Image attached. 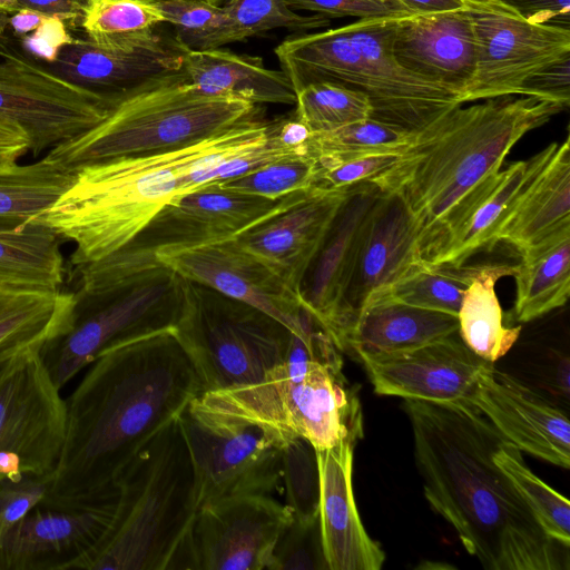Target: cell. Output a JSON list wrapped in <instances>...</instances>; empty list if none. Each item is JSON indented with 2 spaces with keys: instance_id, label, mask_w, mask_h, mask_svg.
Returning <instances> with one entry per match:
<instances>
[{
  "instance_id": "cell-8",
  "label": "cell",
  "mask_w": 570,
  "mask_h": 570,
  "mask_svg": "<svg viewBox=\"0 0 570 570\" xmlns=\"http://www.w3.org/2000/svg\"><path fill=\"white\" fill-rule=\"evenodd\" d=\"M75 272L79 286L70 326L41 348L60 390L105 350L174 330L185 299V278L157 258H104Z\"/></svg>"
},
{
  "instance_id": "cell-30",
  "label": "cell",
  "mask_w": 570,
  "mask_h": 570,
  "mask_svg": "<svg viewBox=\"0 0 570 570\" xmlns=\"http://www.w3.org/2000/svg\"><path fill=\"white\" fill-rule=\"evenodd\" d=\"M514 265V317L531 322L562 307L570 293V226L519 253Z\"/></svg>"
},
{
  "instance_id": "cell-12",
  "label": "cell",
  "mask_w": 570,
  "mask_h": 570,
  "mask_svg": "<svg viewBox=\"0 0 570 570\" xmlns=\"http://www.w3.org/2000/svg\"><path fill=\"white\" fill-rule=\"evenodd\" d=\"M14 355L0 377V481L51 478L62 450L67 403L41 357Z\"/></svg>"
},
{
  "instance_id": "cell-48",
  "label": "cell",
  "mask_w": 570,
  "mask_h": 570,
  "mask_svg": "<svg viewBox=\"0 0 570 570\" xmlns=\"http://www.w3.org/2000/svg\"><path fill=\"white\" fill-rule=\"evenodd\" d=\"M287 3L295 11H309L328 19L342 17L399 18L414 14L405 9L373 0H287Z\"/></svg>"
},
{
  "instance_id": "cell-19",
  "label": "cell",
  "mask_w": 570,
  "mask_h": 570,
  "mask_svg": "<svg viewBox=\"0 0 570 570\" xmlns=\"http://www.w3.org/2000/svg\"><path fill=\"white\" fill-rule=\"evenodd\" d=\"M116 495L87 503L42 501L0 540V570H71L115 517Z\"/></svg>"
},
{
  "instance_id": "cell-55",
  "label": "cell",
  "mask_w": 570,
  "mask_h": 570,
  "mask_svg": "<svg viewBox=\"0 0 570 570\" xmlns=\"http://www.w3.org/2000/svg\"><path fill=\"white\" fill-rule=\"evenodd\" d=\"M29 348V347H28ZM27 350V348H24ZM24 350H21V351H4V352H0V377L3 373V371L6 370L7 365L9 364V362L11 361V358L17 355L18 353L24 351Z\"/></svg>"
},
{
  "instance_id": "cell-56",
  "label": "cell",
  "mask_w": 570,
  "mask_h": 570,
  "mask_svg": "<svg viewBox=\"0 0 570 570\" xmlns=\"http://www.w3.org/2000/svg\"><path fill=\"white\" fill-rule=\"evenodd\" d=\"M17 11V0H0V12L12 13Z\"/></svg>"
},
{
  "instance_id": "cell-51",
  "label": "cell",
  "mask_w": 570,
  "mask_h": 570,
  "mask_svg": "<svg viewBox=\"0 0 570 570\" xmlns=\"http://www.w3.org/2000/svg\"><path fill=\"white\" fill-rule=\"evenodd\" d=\"M85 3L86 0H17V11L29 9L59 17L67 26L79 27Z\"/></svg>"
},
{
  "instance_id": "cell-21",
  "label": "cell",
  "mask_w": 570,
  "mask_h": 570,
  "mask_svg": "<svg viewBox=\"0 0 570 570\" xmlns=\"http://www.w3.org/2000/svg\"><path fill=\"white\" fill-rule=\"evenodd\" d=\"M381 195L373 183L354 185L298 288L303 307L337 347L345 331V296L372 209Z\"/></svg>"
},
{
  "instance_id": "cell-18",
  "label": "cell",
  "mask_w": 570,
  "mask_h": 570,
  "mask_svg": "<svg viewBox=\"0 0 570 570\" xmlns=\"http://www.w3.org/2000/svg\"><path fill=\"white\" fill-rule=\"evenodd\" d=\"M355 356L376 394L442 404L473 405L482 373L494 364L473 353L459 332L413 348Z\"/></svg>"
},
{
  "instance_id": "cell-24",
  "label": "cell",
  "mask_w": 570,
  "mask_h": 570,
  "mask_svg": "<svg viewBox=\"0 0 570 570\" xmlns=\"http://www.w3.org/2000/svg\"><path fill=\"white\" fill-rule=\"evenodd\" d=\"M392 52L401 67L456 94L465 104L476 66L465 2L455 10L395 18Z\"/></svg>"
},
{
  "instance_id": "cell-36",
  "label": "cell",
  "mask_w": 570,
  "mask_h": 570,
  "mask_svg": "<svg viewBox=\"0 0 570 570\" xmlns=\"http://www.w3.org/2000/svg\"><path fill=\"white\" fill-rule=\"evenodd\" d=\"M481 266L434 264L423 259L380 292L412 306L458 316L463 293Z\"/></svg>"
},
{
  "instance_id": "cell-29",
  "label": "cell",
  "mask_w": 570,
  "mask_h": 570,
  "mask_svg": "<svg viewBox=\"0 0 570 570\" xmlns=\"http://www.w3.org/2000/svg\"><path fill=\"white\" fill-rule=\"evenodd\" d=\"M199 91L242 99L254 105H295L296 95L282 70L268 69L262 58L227 49L188 50L180 69Z\"/></svg>"
},
{
  "instance_id": "cell-14",
  "label": "cell",
  "mask_w": 570,
  "mask_h": 570,
  "mask_svg": "<svg viewBox=\"0 0 570 570\" xmlns=\"http://www.w3.org/2000/svg\"><path fill=\"white\" fill-rule=\"evenodd\" d=\"M464 2L476 46L464 102L520 95L531 76L570 53V29L530 22L501 0Z\"/></svg>"
},
{
  "instance_id": "cell-33",
  "label": "cell",
  "mask_w": 570,
  "mask_h": 570,
  "mask_svg": "<svg viewBox=\"0 0 570 570\" xmlns=\"http://www.w3.org/2000/svg\"><path fill=\"white\" fill-rule=\"evenodd\" d=\"M514 265L482 264L463 293L458 312L459 335L478 356L494 363L518 341L521 326L503 324V313L495 293L497 282L512 276Z\"/></svg>"
},
{
  "instance_id": "cell-2",
  "label": "cell",
  "mask_w": 570,
  "mask_h": 570,
  "mask_svg": "<svg viewBox=\"0 0 570 570\" xmlns=\"http://www.w3.org/2000/svg\"><path fill=\"white\" fill-rule=\"evenodd\" d=\"M431 508L489 570L569 568V547L547 534L493 456L508 439L472 404L404 400Z\"/></svg>"
},
{
  "instance_id": "cell-43",
  "label": "cell",
  "mask_w": 570,
  "mask_h": 570,
  "mask_svg": "<svg viewBox=\"0 0 570 570\" xmlns=\"http://www.w3.org/2000/svg\"><path fill=\"white\" fill-rule=\"evenodd\" d=\"M317 171V160L308 154H302L276 159L218 184L229 190L279 199L313 187Z\"/></svg>"
},
{
  "instance_id": "cell-31",
  "label": "cell",
  "mask_w": 570,
  "mask_h": 570,
  "mask_svg": "<svg viewBox=\"0 0 570 570\" xmlns=\"http://www.w3.org/2000/svg\"><path fill=\"white\" fill-rule=\"evenodd\" d=\"M540 156L541 151L527 160L511 163L501 170L492 189L450 235L431 263L462 265L475 254L491 249L498 243V234Z\"/></svg>"
},
{
  "instance_id": "cell-32",
  "label": "cell",
  "mask_w": 570,
  "mask_h": 570,
  "mask_svg": "<svg viewBox=\"0 0 570 570\" xmlns=\"http://www.w3.org/2000/svg\"><path fill=\"white\" fill-rule=\"evenodd\" d=\"M73 293L0 285V352L45 346L67 332Z\"/></svg>"
},
{
  "instance_id": "cell-26",
  "label": "cell",
  "mask_w": 570,
  "mask_h": 570,
  "mask_svg": "<svg viewBox=\"0 0 570 570\" xmlns=\"http://www.w3.org/2000/svg\"><path fill=\"white\" fill-rule=\"evenodd\" d=\"M350 442L316 450L320 474L318 517L328 570H380L385 554L366 532L356 508Z\"/></svg>"
},
{
  "instance_id": "cell-9",
  "label": "cell",
  "mask_w": 570,
  "mask_h": 570,
  "mask_svg": "<svg viewBox=\"0 0 570 570\" xmlns=\"http://www.w3.org/2000/svg\"><path fill=\"white\" fill-rule=\"evenodd\" d=\"M256 105L212 96L177 71L120 97L108 115L80 136L50 149L65 168L178 149L254 118Z\"/></svg>"
},
{
  "instance_id": "cell-28",
  "label": "cell",
  "mask_w": 570,
  "mask_h": 570,
  "mask_svg": "<svg viewBox=\"0 0 570 570\" xmlns=\"http://www.w3.org/2000/svg\"><path fill=\"white\" fill-rule=\"evenodd\" d=\"M458 331L456 315L412 306L377 292L358 311L344 336L342 352L357 355L407 350Z\"/></svg>"
},
{
  "instance_id": "cell-45",
  "label": "cell",
  "mask_w": 570,
  "mask_h": 570,
  "mask_svg": "<svg viewBox=\"0 0 570 570\" xmlns=\"http://www.w3.org/2000/svg\"><path fill=\"white\" fill-rule=\"evenodd\" d=\"M269 570H328L320 517L308 522L293 518L278 537Z\"/></svg>"
},
{
  "instance_id": "cell-22",
  "label": "cell",
  "mask_w": 570,
  "mask_h": 570,
  "mask_svg": "<svg viewBox=\"0 0 570 570\" xmlns=\"http://www.w3.org/2000/svg\"><path fill=\"white\" fill-rule=\"evenodd\" d=\"M187 51L175 37L157 32L145 40L117 46L76 38L48 68L80 87L120 98L179 71Z\"/></svg>"
},
{
  "instance_id": "cell-41",
  "label": "cell",
  "mask_w": 570,
  "mask_h": 570,
  "mask_svg": "<svg viewBox=\"0 0 570 570\" xmlns=\"http://www.w3.org/2000/svg\"><path fill=\"white\" fill-rule=\"evenodd\" d=\"M295 95L294 115L312 132L333 130L372 116L367 96L341 83L312 82Z\"/></svg>"
},
{
  "instance_id": "cell-15",
  "label": "cell",
  "mask_w": 570,
  "mask_h": 570,
  "mask_svg": "<svg viewBox=\"0 0 570 570\" xmlns=\"http://www.w3.org/2000/svg\"><path fill=\"white\" fill-rule=\"evenodd\" d=\"M293 518L272 494L202 504L188 535L189 570H269L278 537Z\"/></svg>"
},
{
  "instance_id": "cell-42",
  "label": "cell",
  "mask_w": 570,
  "mask_h": 570,
  "mask_svg": "<svg viewBox=\"0 0 570 570\" xmlns=\"http://www.w3.org/2000/svg\"><path fill=\"white\" fill-rule=\"evenodd\" d=\"M281 479L286 507L293 517L308 522L318 517L320 474L316 449L306 439H288L281 452Z\"/></svg>"
},
{
  "instance_id": "cell-37",
  "label": "cell",
  "mask_w": 570,
  "mask_h": 570,
  "mask_svg": "<svg viewBox=\"0 0 570 570\" xmlns=\"http://www.w3.org/2000/svg\"><path fill=\"white\" fill-rule=\"evenodd\" d=\"M164 22L155 0H86L79 28L95 43L117 46L145 40Z\"/></svg>"
},
{
  "instance_id": "cell-27",
  "label": "cell",
  "mask_w": 570,
  "mask_h": 570,
  "mask_svg": "<svg viewBox=\"0 0 570 570\" xmlns=\"http://www.w3.org/2000/svg\"><path fill=\"white\" fill-rule=\"evenodd\" d=\"M570 226L569 136L541 150L513 209L498 234L519 253Z\"/></svg>"
},
{
  "instance_id": "cell-44",
  "label": "cell",
  "mask_w": 570,
  "mask_h": 570,
  "mask_svg": "<svg viewBox=\"0 0 570 570\" xmlns=\"http://www.w3.org/2000/svg\"><path fill=\"white\" fill-rule=\"evenodd\" d=\"M166 22L175 28V38L193 51L216 49L225 24L223 7L197 0L157 1Z\"/></svg>"
},
{
  "instance_id": "cell-3",
  "label": "cell",
  "mask_w": 570,
  "mask_h": 570,
  "mask_svg": "<svg viewBox=\"0 0 570 570\" xmlns=\"http://www.w3.org/2000/svg\"><path fill=\"white\" fill-rule=\"evenodd\" d=\"M567 107L532 96H501L456 106L414 132L401 159L376 179L397 193L420 227L424 261L495 185L513 146Z\"/></svg>"
},
{
  "instance_id": "cell-52",
  "label": "cell",
  "mask_w": 570,
  "mask_h": 570,
  "mask_svg": "<svg viewBox=\"0 0 570 570\" xmlns=\"http://www.w3.org/2000/svg\"><path fill=\"white\" fill-rule=\"evenodd\" d=\"M47 17L29 9H20L12 13L0 12V33L8 30L19 39L36 30Z\"/></svg>"
},
{
  "instance_id": "cell-4",
  "label": "cell",
  "mask_w": 570,
  "mask_h": 570,
  "mask_svg": "<svg viewBox=\"0 0 570 570\" xmlns=\"http://www.w3.org/2000/svg\"><path fill=\"white\" fill-rule=\"evenodd\" d=\"M268 129L269 122L254 117L178 149L85 165L58 200L29 224L45 225L73 243V269L98 262L129 244L179 195L185 176L262 144Z\"/></svg>"
},
{
  "instance_id": "cell-6",
  "label": "cell",
  "mask_w": 570,
  "mask_h": 570,
  "mask_svg": "<svg viewBox=\"0 0 570 570\" xmlns=\"http://www.w3.org/2000/svg\"><path fill=\"white\" fill-rule=\"evenodd\" d=\"M116 485L112 522L77 569L189 570L188 535L199 501L179 416L131 458Z\"/></svg>"
},
{
  "instance_id": "cell-17",
  "label": "cell",
  "mask_w": 570,
  "mask_h": 570,
  "mask_svg": "<svg viewBox=\"0 0 570 570\" xmlns=\"http://www.w3.org/2000/svg\"><path fill=\"white\" fill-rule=\"evenodd\" d=\"M155 257L183 278L210 287L261 309L301 332L312 315L294 291L268 264L235 237L184 247H163Z\"/></svg>"
},
{
  "instance_id": "cell-54",
  "label": "cell",
  "mask_w": 570,
  "mask_h": 570,
  "mask_svg": "<svg viewBox=\"0 0 570 570\" xmlns=\"http://www.w3.org/2000/svg\"><path fill=\"white\" fill-rule=\"evenodd\" d=\"M0 145L29 147V141L22 130L0 121Z\"/></svg>"
},
{
  "instance_id": "cell-40",
  "label": "cell",
  "mask_w": 570,
  "mask_h": 570,
  "mask_svg": "<svg viewBox=\"0 0 570 570\" xmlns=\"http://www.w3.org/2000/svg\"><path fill=\"white\" fill-rule=\"evenodd\" d=\"M493 459L523 497L547 534L569 547L568 499L539 479L524 463L521 451L509 440L501 444Z\"/></svg>"
},
{
  "instance_id": "cell-10",
  "label": "cell",
  "mask_w": 570,
  "mask_h": 570,
  "mask_svg": "<svg viewBox=\"0 0 570 570\" xmlns=\"http://www.w3.org/2000/svg\"><path fill=\"white\" fill-rule=\"evenodd\" d=\"M174 332L205 392L261 381L286 356L293 332L261 309L185 279L183 312Z\"/></svg>"
},
{
  "instance_id": "cell-5",
  "label": "cell",
  "mask_w": 570,
  "mask_h": 570,
  "mask_svg": "<svg viewBox=\"0 0 570 570\" xmlns=\"http://www.w3.org/2000/svg\"><path fill=\"white\" fill-rule=\"evenodd\" d=\"M342 351L312 317L293 333L285 358L261 381L205 392L188 410L205 419L255 424L288 440H308L316 450L364 436L355 386L343 374Z\"/></svg>"
},
{
  "instance_id": "cell-7",
  "label": "cell",
  "mask_w": 570,
  "mask_h": 570,
  "mask_svg": "<svg viewBox=\"0 0 570 570\" xmlns=\"http://www.w3.org/2000/svg\"><path fill=\"white\" fill-rule=\"evenodd\" d=\"M394 21L365 18L297 33L274 51L295 94L312 82L341 83L367 96L372 119L417 132L463 102L456 94L397 63L392 52Z\"/></svg>"
},
{
  "instance_id": "cell-13",
  "label": "cell",
  "mask_w": 570,
  "mask_h": 570,
  "mask_svg": "<svg viewBox=\"0 0 570 570\" xmlns=\"http://www.w3.org/2000/svg\"><path fill=\"white\" fill-rule=\"evenodd\" d=\"M179 422L193 460L199 507L278 489L286 439L255 424L200 417L188 407Z\"/></svg>"
},
{
  "instance_id": "cell-39",
  "label": "cell",
  "mask_w": 570,
  "mask_h": 570,
  "mask_svg": "<svg viewBox=\"0 0 570 570\" xmlns=\"http://www.w3.org/2000/svg\"><path fill=\"white\" fill-rule=\"evenodd\" d=\"M223 9L225 24L217 37L216 48L277 28L305 33L331 26V20L322 14L297 13L287 0H229Z\"/></svg>"
},
{
  "instance_id": "cell-49",
  "label": "cell",
  "mask_w": 570,
  "mask_h": 570,
  "mask_svg": "<svg viewBox=\"0 0 570 570\" xmlns=\"http://www.w3.org/2000/svg\"><path fill=\"white\" fill-rule=\"evenodd\" d=\"M68 28L61 18L48 16L36 30L19 38L22 52L33 60L53 63L61 50L76 39Z\"/></svg>"
},
{
  "instance_id": "cell-53",
  "label": "cell",
  "mask_w": 570,
  "mask_h": 570,
  "mask_svg": "<svg viewBox=\"0 0 570 570\" xmlns=\"http://www.w3.org/2000/svg\"><path fill=\"white\" fill-rule=\"evenodd\" d=\"M415 14H425L460 9L464 0H396Z\"/></svg>"
},
{
  "instance_id": "cell-11",
  "label": "cell",
  "mask_w": 570,
  "mask_h": 570,
  "mask_svg": "<svg viewBox=\"0 0 570 570\" xmlns=\"http://www.w3.org/2000/svg\"><path fill=\"white\" fill-rule=\"evenodd\" d=\"M119 98L66 80L0 36V121L40 155L98 125Z\"/></svg>"
},
{
  "instance_id": "cell-59",
  "label": "cell",
  "mask_w": 570,
  "mask_h": 570,
  "mask_svg": "<svg viewBox=\"0 0 570 570\" xmlns=\"http://www.w3.org/2000/svg\"><path fill=\"white\" fill-rule=\"evenodd\" d=\"M468 2H484V1H491V0H464Z\"/></svg>"
},
{
  "instance_id": "cell-20",
  "label": "cell",
  "mask_w": 570,
  "mask_h": 570,
  "mask_svg": "<svg viewBox=\"0 0 570 570\" xmlns=\"http://www.w3.org/2000/svg\"><path fill=\"white\" fill-rule=\"evenodd\" d=\"M352 187L313 186L295 191L279 209L235 239L298 293L307 268Z\"/></svg>"
},
{
  "instance_id": "cell-1",
  "label": "cell",
  "mask_w": 570,
  "mask_h": 570,
  "mask_svg": "<svg viewBox=\"0 0 570 570\" xmlns=\"http://www.w3.org/2000/svg\"><path fill=\"white\" fill-rule=\"evenodd\" d=\"M200 394L174 330L101 352L66 401V436L43 501L87 503L117 494L126 464Z\"/></svg>"
},
{
  "instance_id": "cell-34",
  "label": "cell",
  "mask_w": 570,
  "mask_h": 570,
  "mask_svg": "<svg viewBox=\"0 0 570 570\" xmlns=\"http://www.w3.org/2000/svg\"><path fill=\"white\" fill-rule=\"evenodd\" d=\"M62 239L49 227L31 223L0 230V285L60 292L65 282Z\"/></svg>"
},
{
  "instance_id": "cell-38",
  "label": "cell",
  "mask_w": 570,
  "mask_h": 570,
  "mask_svg": "<svg viewBox=\"0 0 570 570\" xmlns=\"http://www.w3.org/2000/svg\"><path fill=\"white\" fill-rule=\"evenodd\" d=\"M414 132L372 118L320 132H311L306 154L318 164L346 160L357 156L404 151Z\"/></svg>"
},
{
  "instance_id": "cell-16",
  "label": "cell",
  "mask_w": 570,
  "mask_h": 570,
  "mask_svg": "<svg viewBox=\"0 0 570 570\" xmlns=\"http://www.w3.org/2000/svg\"><path fill=\"white\" fill-rule=\"evenodd\" d=\"M289 196L268 199L207 184L173 197L129 244L108 257L148 262L156 259V250L163 247L233 238L279 209Z\"/></svg>"
},
{
  "instance_id": "cell-57",
  "label": "cell",
  "mask_w": 570,
  "mask_h": 570,
  "mask_svg": "<svg viewBox=\"0 0 570 570\" xmlns=\"http://www.w3.org/2000/svg\"><path fill=\"white\" fill-rule=\"evenodd\" d=\"M373 1L385 3V4H390V6H394V7H399V8H402V9H405V10L412 12L411 10H409L406 7H404L402 3L397 2L396 0H373Z\"/></svg>"
},
{
  "instance_id": "cell-60",
  "label": "cell",
  "mask_w": 570,
  "mask_h": 570,
  "mask_svg": "<svg viewBox=\"0 0 570 570\" xmlns=\"http://www.w3.org/2000/svg\"><path fill=\"white\" fill-rule=\"evenodd\" d=\"M0 36H1V33H0Z\"/></svg>"
},
{
  "instance_id": "cell-50",
  "label": "cell",
  "mask_w": 570,
  "mask_h": 570,
  "mask_svg": "<svg viewBox=\"0 0 570 570\" xmlns=\"http://www.w3.org/2000/svg\"><path fill=\"white\" fill-rule=\"evenodd\" d=\"M521 96H532L562 104L570 102V53L531 76L520 90Z\"/></svg>"
},
{
  "instance_id": "cell-58",
  "label": "cell",
  "mask_w": 570,
  "mask_h": 570,
  "mask_svg": "<svg viewBox=\"0 0 570 570\" xmlns=\"http://www.w3.org/2000/svg\"><path fill=\"white\" fill-rule=\"evenodd\" d=\"M155 1H171V0H155ZM197 1H204V2H209V3H213V4H220V2L223 0H197Z\"/></svg>"
},
{
  "instance_id": "cell-25",
  "label": "cell",
  "mask_w": 570,
  "mask_h": 570,
  "mask_svg": "<svg viewBox=\"0 0 570 570\" xmlns=\"http://www.w3.org/2000/svg\"><path fill=\"white\" fill-rule=\"evenodd\" d=\"M423 261L417 222L395 191H382L363 234L345 296V331L351 328L366 298L386 289Z\"/></svg>"
},
{
  "instance_id": "cell-23",
  "label": "cell",
  "mask_w": 570,
  "mask_h": 570,
  "mask_svg": "<svg viewBox=\"0 0 570 570\" xmlns=\"http://www.w3.org/2000/svg\"><path fill=\"white\" fill-rule=\"evenodd\" d=\"M473 405L520 451L569 469L568 415L541 393L492 364L480 377Z\"/></svg>"
},
{
  "instance_id": "cell-35",
  "label": "cell",
  "mask_w": 570,
  "mask_h": 570,
  "mask_svg": "<svg viewBox=\"0 0 570 570\" xmlns=\"http://www.w3.org/2000/svg\"><path fill=\"white\" fill-rule=\"evenodd\" d=\"M75 171L49 159L0 168V230L24 228L70 187Z\"/></svg>"
},
{
  "instance_id": "cell-46",
  "label": "cell",
  "mask_w": 570,
  "mask_h": 570,
  "mask_svg": "<svg viewBox=\"0 0 570 570\" xmlns=\"http://www.w3.org/2000/svg\"><path fill=\"white\" fill-rule=\"evenodd\" d=\"M403 151L357 156L346 160L318 164L315 185L336 189L376 179L401 159Z\"/></svg>"
},
{
  "instance_id": "cell-47",
  "label": "cell",
  "mask_w": 570,
  "mask_h": 570,
  "mask_svg": "<svg viewBox=\"0 0 570 570\" xmlns=\"http://www.w3.org/2000/svg\"><path fill=\"white\" fill-rule=\"evenodd\" d=\"M49 478L0 481V540L48 495Z\"/></svg>"
}]
</instances>
